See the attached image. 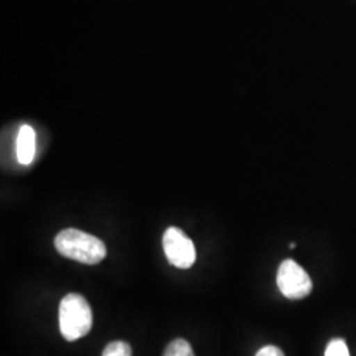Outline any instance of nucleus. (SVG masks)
<instances>
[{"mask_svg":"<svg viewBox=\"0 0 356 356\" xmlns=\"http://www.w3.org/2000/svg\"><path fill=\"white\" fill-rule=\"evenodd\" d=\"M254 356H285L284 355V353L281 351L279 347H276V346H272V344H269V346H264L263 348H260L257 353H256V355Z\"/></svg>","mask_w":356,"mask_h":356,"instance_id":"1a4fd4ad","label":"nucleus"},{"mask_svg":"<svg viewBox=\"0 0 356 356\" xmlns=\"http://www.w3.org/2000/svg\"><path fill=\"white\" fill-rule=\"evenodd\" d=\"M163 247L169 264L179 269L193 267L197 259L194 243L178 227H169L163 235Z\"/></svg>","mask_w":356,"mask_h":356,"instance_id":"20e7f679","label":"nucleus"},{"mask_svg":"<svg viewBox=\"0 0 356 356\" xmlns=\"http://www.w3.org/2000/svg\"><path fill=\"white\" fill-rule=\"evenodd\" d=\"M61 335L74 342L89 334L92 327V312L86 298L78 293L66 294L58 310Z\"/></svg>","mask_w":356,"mask_h":356,"instance_id":"f03ea898","label":"nucleus"},{"mask_svg":"<svg viewBox=\"0 0 356 356\" xmlns=\"http://www.w3.org/2000/svg\"><path fill=\"white\" fill-rule=\"evenodd\" d=\"M277 286L286 298L301 300L310 294L313 282L304 268L292 259H286L279 267Z\"/></svg>","mask_w":356,"mask_h":356,"instance_id":"7ed1b4c3","label":"nucleus"},{"mask_svg":"<svg viewBox=\"0 0 356 356\" xmlns=\"http://www.w3.org/2000/svg\"><path fill=\"white\" fill-rule=\"evenodd\" d=\"M164 356H195L191 343L185 339H175L166 346Z\"/></svg>","mask_w":356,"mask_h":356,"instance_id":"423d86ee","label":"nucleus"},{"mask_svg":"<svg viewBox=\"0 0 356 356\" xmlns=\"http://www.w3.org/2000/svg\"><path fill=\"white\" fill-rule=\"evenodd\" d=\"M58 254L82 264L94 266L101 263L107 254L104 243L94 235L81 229H63L54 239Z\"/></svg>","mask_w":356,"mask_h":356,"instance_id":"f257e3e1","label":"nucleus"},{"mask_svg":"<svg viewBox=\"0 0 356 356\" xmlns=\"http://www.w3.org/2000/svg\"><path fill=\"white\" fill-rule=\"evenodd\" d=\"M325 356H350V351L343 339L337 338L327 344Z\"/></svg>","mask_w":356,"mask_h":356,"instance_id":"6e6552de","label":"nucleus"},{"mask_svg":"<svg viewBox=\"0 0 356 356\" xmlns=\"http://www.w3.org/2000/svg\"><path fill=\"white\" fill-rule=\"evenodd\" d=\"M102 356H132V348L127 342L116 341L106 346Z\"/></svg>","mask_w":356,"mask_h":356,"instance_id":"0eeeda50","label":"nucleus"},{"mask_svg":"<svg viewBox=\"0 0 356 356\" xmlns=\"http://www.w3.org/2000/svg\"><path fill=\"white\" fill-rule=\"evenodd\" d=\"M36 153V134L35 129L24 124L19 129L17 139H16V156L20 164L29 165Z\"/></svg>","mask_w":356,"mask_h":356,"instance_id":"39448f33","label":"nucleus"}]
</instances>
